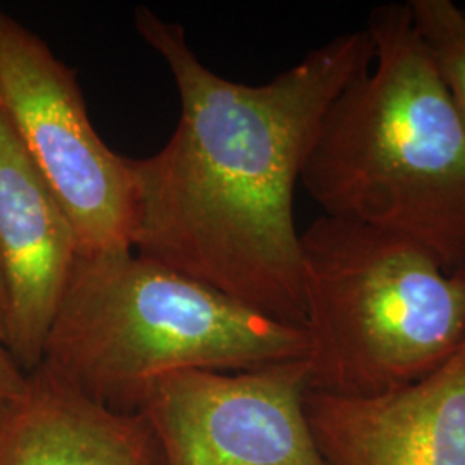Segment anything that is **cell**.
I'll return each mask as SVG.
<instances>
[{
    "label": "cell",
    "mask_w": 465,
    "mask_h": 465,
    "mask_svg": "<svg viewBox=\"0 0 465 465\" xmlns=\"http://www.w3.org/2000/svg\"><path fill=\"white\" fill-rule=\"evenodd\" d=\"M134 28L171 71L182 116L157 153L128 159L132 250L305 328L293 193L330 104L372 66L371 35H338L269 84H245L211 71L183 26L149 7Z\"/></svg>",
    "instance_id": "obj_1"
},
{
    "label": "cell",
    "mask_w": 465,
    "mask_h": 465,
    "mask_svg": "<svg viewBox=\"0 0 465 465\" xmlns=\"http://www.w3.org/2000/svg\"><path fill=\"white\" fill-rule=\"evenodd\" d=\"M309 350L305 328L124 250L78 255L40 366L86 399L134 414L171 372H240L307 359Z\"/></svg>",
    "instance_id": "obj_3"
},
{
    "label": "cell",
    "mask_w": 465,
    "mask_h": 465,
    "mask_svg": "<svg viewBox=\"0 0 465 465\" xmlns=\"http://www.w3.org/2000/svg\"><path fill=\"white\" fill-rule=\"evenodd\" d=\"M0 111L64 209L78 255L132 250L128 157L94 128L74 71L2 7Z\"/></svg>",
    "instance_id": "obj_5"
},
{
    "label": "cell",
    "mask_w": 465,
    "mask_h": 465,
    "mask_svg": "<svg viewBox=\"0 0 465 465\" xmlns=\"http://www.w3.org/2000/svg\"><path fill=\"white\" fill-rule=\"evenodd\" d=\"M28 386V374L19 367L15 357L0 343V403L17 399Z\"/></svg>",
    "instance_id": "obj_11"
},
{
    "label": "cell",
    "mask_w": 465,
    "mask_h": 465,
    "mask_svg": "<svg viewBox=\"0 0 465 465\" xmlns=\"http://www.w3.org/2000/svg\"><path fill=\"white\" fill-rule=\"evenodd\" d=\"M0 465H164L147 420L117 412L38 366L0 403Z\"/></svg>",
    "instance_id": "obj_9"
},
{
    "label": "cell",
    "mask_w": 465,
    "mask_h": 465,
    "mask_svg": "<svg viewBox=\"0 0 465 465\" xmlns=\"http://www.w3.org/2000/svg\"><path fill=\"white\" fill-rule=\"evenodd\" d=\"M0 259L9 295L5 349L28 374L78 259L64 209L0 111Z\"/></svg>",
    "instance_id": "obj_8"
},
{
    "label": "cell",
    "mask_w": 465,
    "mask_h": 465,
    "mask_svg": "<svg viewBox=\"0 0 465 465\" xmlns=\"http://www.w3.org/2000/svg\"><path fill=\"white\" fill-rule=\"evenodd\" d=\"M309 391L372 399L449 362L465 341V271L399 232L322 216L300 232Z\"/></svg>",
    "instance_id": "obj_4"
},
{
    "label": "cell",
    "mask_w": 465,
    "mask_h": 465,
    "mask_svg": "<svg viewBox=\"0 0 465 465\" xmlns=\"http://www.w3.org/2000/svg\"><path fill=\"white\" fill-rule=\"evenodd\" d=\"M307 359L240 371H178L138 407L164 465H330L305 417Z\"/></svg>",
    "instance_id": "obj_6"
},
{
    "label": "cell",
    "mask_w": 465,
    "mask_h": 465,
    "mask_svg": "<svg viewBox=\"0 0 465 465\" xmlns=\"http://www.w3.org/2000/svg\"><path fill=\"white\" fill-rule=\"evenodd\" d=\"M374 61L332 100L300 182L324 216L399 232L465 271V123L417 38L407 4L366 25Z\"/></svg>",
    "instance_id": "obj_2"
},
{
    "label": "cell",
    "mask_w": 465,
    "mask_h": 465,
    "mask_svg": "<svg viewBox=\"0 0 465 465\" xmlns=\"http://www.w3.org/2000/svg\"><path fill=\"white\" fill-rule=\"evenodd\" d=\"M7 322H9V295H7V284H5L4 267L0 259V343L4 347L7 338Z\"/></svg>",
    "instance_id": "obj_12"
},
{
    "label": "cell",
    "mask_w": 465,
    "mask_h": 465,
    "mask_svg": "<svg viewBox=\"0 0 465 465\" xmlns=\"http://www.w3.org/2000/svg\"><path fill=\"white\" fill-rule=\"evenodd\" d=\"M417 38L465 123V11L451 0L407 2Z\"/></svg>",
    "instance_id": "obj_10"
},
{
    "label": "cell",
    "mask_w": 465,
    "mask_h": 465,
    "mask_svg": "<svg viewBox=\"0 0 465 465\" xmlns=\"http://www.w3.org/2000/svg\"><path fill=\"white\" fill-rule=\"evenodd\" d=\"M330 465H465V341L430 376L372 399L305 395Z\"/></svg>",
    "instance_id": "obj_7"
}]
</instances>
